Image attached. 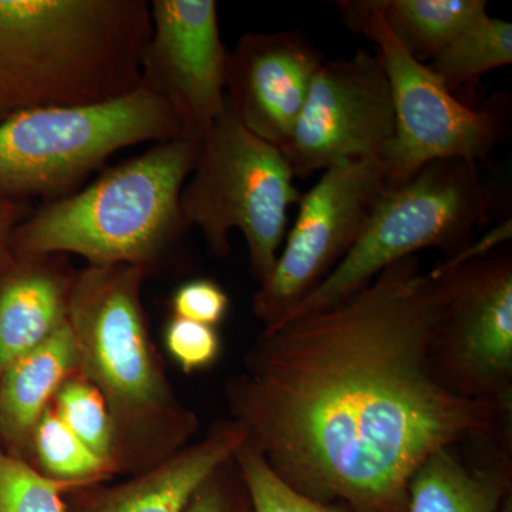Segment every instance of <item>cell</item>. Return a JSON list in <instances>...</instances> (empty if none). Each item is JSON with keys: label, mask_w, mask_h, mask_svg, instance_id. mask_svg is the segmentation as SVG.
Wrapping results in <instances>:
<instances>
[{"label": "cell", "mask_w": 512, "mask_h": 512, "mask_svg": "<svg viewBox=\"0 0 512 512\" xmlns=\"http://www.w3.org/2000/svg\"><path fill=\"white\" fill-rule=\"evenodd\" d=\"M441 311L439 279L414 255L345 301L262 330L225 386L232 420L313 500L406 512L427 458L511 437L512 410L440 379Z\"/></svg>", "instance_id": "cell-1"}, {"label": "cell", "mask_w": 512, "mask_h": 512, "mask_svg": "<svg viewBox=\"0 0 512 512\" xmlns=\"http://www.w3.org/2000/svg\"><path fill=\"white\" fill-rule=\"evenodd\" d=\"M147 269L89 266L74 275L67 323L77 373L96 387L113 424L116 474L150 470L190 444L197 414L180 402L148 332Z\"/></svg>", "instance_id": "cell-2"}, {"label": "cell", "mask_w": 512, "mask_h": 512, "mask_svg": "<svg viewBox=\"0 0 512 512\" xmlns=\"http://www.w3.org/2000/svg\"><path fill=\"white\" fill-rule=\"evenodd\" d=\"M150 36L143 0H0V121L134 92Z\"/></svg>", "instance_id": "cell-3"}, {"label": "cell", "mask_w": 512, "mask_h": 512, "mask_svg": "<svg viewBox=\"0 0 512 512\" xmlns=\"http://www.w3.org/2000/svg\"><path fill=\"white\" fill-rule=\"evenodd\" d=\"M201 144L157 143L86 190L46 204L13 235L22 258L74 254L89 266L150 271L185 231L180 197Z\"/></svg>", "instance_id": "cell-4"}, {"label": "cell", "mask_w": 512, "mask_h": 512, "mask_svg": "<svg viewBox=\"0 0 512 512\" xmlns=\"http://www.w3.org/2000/svg\"><path fill=\"white\" fill-rule=\"evenodd\" d=\"M295 178L281 148L251 133L225 99L181 191V217L187 228L200 229L215 258L229 254L231 231L241 232L252 275L261 284L274 268L289 211L302 195Z\"/></svg>", "instance_id": "cell-5"}, {"label": "cell", "mask_w": 512, "mask_h": 512, "mask_svg": "<svg viewBox=\"0 0 512 512\" xmlns=\"http://www.w3.org/2000/svg\"><path fill=\"white\" fill-rule=\"evenodd\" d=\"M490 214V192L477 164H427L383 192L348 255L284 320L345 301L384 269L423 249H441L446 258L457 254L477 237Z\"/></svg>", "instance_id": "cell-6"}, {"label": "cell", "mask_w": 512, "mask_h": 512, "mask_svg": "<svg viewBox=\"0 0 512 512\" xmlns=\"http://www.w3.org/2000/svg\"><path fill=\"white\" fill-rule=\"evenodd\" d=\"M175 138L170 104L143 86L104 103L22 111L0 121V194H59L121 148Z\"/></svg>", "instance_id": "cell-7"}, {"label": "cell", "mask_w": 512, "mask_h": 512, "mask_svg": "<svg viewBox=\"0 0 512 512\" xmlns=\"http://www.w3.org/2000/svg\"><path fill=\"white\" fill-rule=\"evenodd\" d=\"M338 9L350 29L376 46L375 55L389 80L396 131L383 163L390 184L404 183L434 161L488 160L505 136L503 101L474 109L457 99L427 64L394 39L376 0L339 2Z\"/></svg>", "instance_id": "cell-8"}, {"label": "cell", "mask_w": 512, "mask_h": 512, "mask_svg": "<svg viewBox=\"0 0 512 512\" xmlns=\"http://www.w3.org/2000/svg\"><path fill=\"white\" fill-rule=\"evenodd\" d=\"M382 158L343 161L302 192L274 268L252 299L264 329L282 322L342 262L390 187Z\"/></svg>", "instance_id": "cell-9"}, {"label": "cell", "mask_w": 512, "mask_h": 512, "mask_svg": "<svg viewBox=\"0 0 512 512\" xmlns=\"http://www.w3.org/2000/svg\"><path fill=\"white\" fill-rule=\"evenodd\" d=\"M431 275L443 291L434 365L454 393L512 410V255L497 251Z\"/></svg>", "instance_id": "cell-10"}, {"label": "cell", "mask_w": 512, "mask_h": 512, "mask_svg": "<svg viewBox=\"0 0 512 512\" xmlns=\"http://www.w3.org/2000/svg\"><path fill=\"white\" fill-rule=\"evenodd\" d=\"M396 131L389 80L375 53L323 62L281 148L296 178L357 158H382Z\"/></svg>", "instance_id": "cell-11"}, {"label": "cell", "mask_w": 512, "mask_h": 512, "mask_svg": "<svg viewBox=\"0 0 512 512\" xmlns=\"http://www.w3.org/2000/svg\"><path fill=\"white\" fill-rule=\"evenodd\" d=\"M141 83L173 109L181 138L202 144L224 110L229 50L214 0H154Z\"/></svg>", "instance_id": "cell-12"}, {"label": "cell", "mask_w": 512, "mask_h": 512, "mask_svg": "<svg viewBox=\"0 0 512 512\" xmlns=\"http://www.w3.org/2000/svg\"><path fill=\"white\" fill-rule=\"evenodd\" d=\"M323 62V53L302 30L248 33L228 52L229 106L256 137L282 148Z\"/></svg>", "instance_id": "cell-13"}, {"label": "cell", "mask_w": 512, "mask_h": 512, "mask_svg": "<svg viewBox=\"0 0 512 512\" xmlns=\"http://www.w3.org/2000/svg\"><path fill=\"white\" fill-rule=\"evenodd\" d=\"M247 440V430L237 421H217L200 441L163 463L89 495L77 512H184L202 485Z\"/></svg>", "instance_id": "cell-14"}, {"label": "cell", "mask_w": 512, "mask_h": 512, "mask_svg": "<svg viewBox=\"0 0 512 512\" xmlns=\"http://www.w3.org/2000/svg\"><path fill=\"white\" fill-rule=\"evenodd\" d=\"M511 437L481 441L476 456L444 448L414 474L406 512H498L510 493Z\"/></svg>", "instance_id": "cell-15"}, {"label": "cell", "mask_w": 512, "mask_h": 512, "mask_svg": "<svg viewBox=\"0 0 512 512\" xmlns=\"http://www.w3.org/2000/svg\"><path fill=\"white\" fill-rule=\"evenodd\" d=\"M53 256L23 258L0 282V373L67 323L74 275Z\"/></svg>", "instance_id": "cell-16"}, {"label": "cell", "mask_w": 512, "mask_h": 512, "mask_svg": "<svg viewBox=\"0 0 512 512\" xmlns=\"http://www.w3.org/2000/svg\"><path fill=\"white\" fill-rule=\"evenodd\" d=\"M76 373V343L69 323L0 373V439L9 454L26 461L37 421Z\"/></svg>", "instance_id": "cell-17"}, {"label": "cell", "mask_w": 512, "mask_h": 512, "mask_svg": "<svg viewBox=\"0 0 512 512\" xmlns=\"http://www.w3.org/2000/svg\"><path fill=\"white\" fill-rule=\"evenodd\" d=\"M376 6L394 39L424 64L488 13L485 0H376Z\"/></svg>", "instance_id": "cell-18"}, {"label": "cell", "mask_w": 512, "mask_h": 512, "mask_svg": "<svg viewBox=\"0 0 512 512\" xmlns=\"http://www.w3.org/2000/svg\"><path fill=\"white\" fill-rule=\"evenodd\" d=\"M511 63L512 25L487 13L461 32L427 66L453 92Z\"/></svg>", "instance_id": "cell-19"}, {"label": "cell", "mask_w": 512, "mask_h": 512, "mask_svg": "<svg viewBox=\"0 0 512 512\" xmlns=\"http://www.w3.org/2000/svg\"><path fill=\"white\" fill-rule=\"evenodd\" d=\"M30 456L35 458L33 467L40 474L67 487L90 485L114 476L110 464L90 450L52 406L33 430Z\"/></svg>", "instance_id": "cell-20"}, {"label": "cell", "mask_w": 512, "mask_h": 512, "mask_svg": "<svg viewBox=\"0 0 512 512\" xmlns=\"http://www.w3.org/2000/svg\"><path fill=\"white\" fill-rule=\"evenodd\" d=\"M52 407L90 450L110 464L114 473L113 424L106 403L96 387L76 373L62 384Z\"/></svg>", "instance_id": "cell-21"}, {"label": "cell", "mask_w": 512, "mask_h": 512, "mask_svg": "<svg viewBox=\"0 0 512 512\" xmlns=\"http://www.w3.org/2000/svg\"><path fill=\"white\" fill-rule=\"evenodd\" d=\"M234 461L254 512H340L286 483L248 440Z\"/></svg>", "instance_id": "cell-22"}, {"label": "cell", "mask_w": 512, "mask_h": 512, "mask_svg": "<svg viewBox=\"0 0 512 512\" xmlns=\"http://www.w3.org/2000/svg\"><path fill=\"white\" fill-rule=\"evenodd\" d=\"M66 488L0 448V512H66Z\"/></svg>", "instance_id": "cell-23"}, {"label": "cell", "mask_w": 512, "mask_h": 512, "mask_svg": "<svg viewBox=\"0 0 512 512\" xmlns=\"http://www.w3.org/2000/svg\"><path fill=\"white\" fill-rule=\"evenodd\" d=\"M165 349L184 373L200 372L217 362L221 336L217 328L173 316L164 332Z\"/></svg>", "instance_id": "cell-24"}, {"label": "cell", "mask_w": 512, "mask_h": 512, "mask_svg": "<svg viewBox=\"0 0 512 512\" xmlns=\"http://www.w3.org/2000/svg\"><path fill=\"white\" fill-rule=\"evenodd\" d=\"M229 303L228 293L217 282L207 278H195L185 282L174 292L171 308L177 318L217 328L227 316Z\"/></svg>", "instance_id": "cell-25"}, {"label": "cell", "mask_w": 512, "mask_h": 512, "mask_svg": "<svg viewBox=\"0 0 512 512\" xmlns=\"http://www.w3.org/2000/svg\"><path fill=\"white\" fill-rule=\"evenodd\" d=\"M235 461L232 458L207 481L192 497L184 512H237L231 495L232 474Z\"/></svg>", "instance_id": "cell-26"}, {"label": "cell", "mask_w": 512, "mask_h": 512, "mask_svg": "<svg viewBox=\"0 0 512 512\" xmlns=\"http://www.w3.org/2000/svg\"><path fill=\"white\" fill-rule=\"evenodd\" d=\"M18 208L10 202L0 201V252L5 247L6 239L9 237L10 227L16 220Z\"/></svg>", "instance_id": "cell-27"}, {"label": "cell", "mask_w": 512, "mask_h": 512, "mask_svg": "<svg viewBox=\"0 0 512 512\" xmlns=\"http://www.w3.org/2000/svg\"><path fill=\"white\" fill-rule=\"evenodd\" d=\"M498 512H512L511 494L507 495V498H505L503 504H501L500 510H498Z\"/></svg>", "instance_id": "cell-28"}]
</instances>
